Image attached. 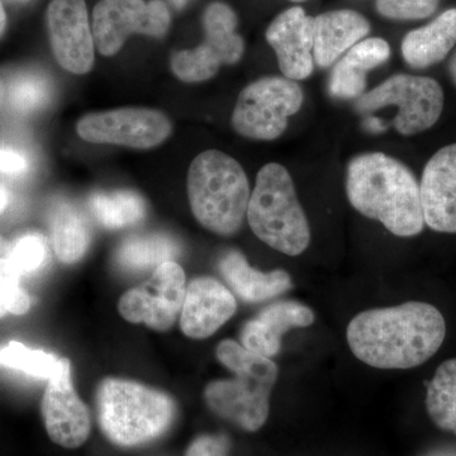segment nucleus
Returning <instances> with one entry per match:
<instances>
[{"label":"nucleus","instance_id":"17","mask_svg":"<svg viewBox=\"0 0 456 456\" xmlns=\"http://www.w3.org/2000/svg\"><path fill=\"white\" fill-rule=\"evenodd\" d=\"M314 312L299 302L274 303L242 327L241 345L257 355L272 359L281 349V338L293 329L310 327Z\"/></svg>","mask_w":456,"mask_h":456},{"label":"nucleus","instance_id":"25","mask_svg":"<svg viewBox=\"0 0 456 456\" xmlns=\"http://www.w3.org/2000/svg\"><path fill=\"white\" fill-rule=\"evenodd\" d=\"M426 410L435 425L456 435V358L446 360L428 384Z\"/></svg>","mask_w":456,"mask_h":456},{"label":"nucleus","instance_id":"15","mask_svg":"<svg viewBox=\"0 0 456 456\" xmlns=\"http://www.w3.org/2000/svg\"><path fill=\"white\" fill-rule=\"evenodd\" d=\"M419 191L425 224L436 232L456 233V143L428 161Z\"/></svg>","mask_w":456,"mask_h":456},{"label":"nucleus","instance_id":"42","mask_svg":"<svg viewBox=\"0 0 456 456\" xmlns=\"http://www.w3.org/2000/svg\"><path fill=\"white\" fill-rule=\"evenodd\" d=\"M0 94H2V86H0Z\"/></svg>","mask_w":456,"mask_h":456},{"label":"nucleus","instance_id":"27","mask_svg":"<svg viewBox=\"0 0 456 456\" xmlns=\"http://www.w3.org/2000/svg\"><path fill=\"white\" fill-rule=\"evenodd\" d=\"M60 359L53 354L26 347L20 342L12 341L0 347V367L22 371L29 377L49 380L59 368Z\"/></svg>","mask_w":456,"mask_h":456},{"label":"nucleus","instance_id":"1","mask_svg":"<svg viewBox=\"0 0 456 456\" xmlns=\"http://www.w3.org/2000/svg\"><path fill=\"white\" fill-rule=\"evenodd\" d=\"M445 336L443 314L424 302L362 312L346 331L351 353L377 369L419 367L439 351Z\"/></svg>","mask_w":456,"mask_h":456},{"label":"nucleus","instance_id":"33","mask_svg":"<svg viewBox=\"0 0 456 456\" xmlns=\"http://www.w3.org/2000/svg\"><path fill=\"white\" fill-rule=\"evenodd\" d=\"M227 441L220 436H200L191 444L185 456H226Z\"/></svg>","mask_w":456,"mask_h":456},{"label":"nucleus","instance_id":"10","mask_svg":"<svg viewBox=\"0 0 456 456\" xmlns=\"http://www.w3.org/2000/svg\"><path fill=\"white\" fill-rule=\"evenodd\" d=\"M185 293L184 270L175 261H167L154 270L146 283L123 294L119 314L128 322L167 331L182 312Z\"/></svg>","mask_w":456,"mask_h":456},{"label":"nucleus","instance_id":"21","mask_svg":"<svg viewBox=\"0 0 456 456\" xmlns=\"http://www.w3.org/2000/svg\"><path fill=\"white\" fill-rule=\"evenodd\" d=\"M455 45L456 8H452L428 25L407 33L402 55L411 68L426 69L443 61Z\"/></svg>","mask_w":456,"mask_h":456},{"label":"nucleus","instance_id":"28","mask_svg":"<svg viewBox=\"0 0 456 456\" xmlns=\"http://www.w3.org/2000/svg\"><path fill=\"white\" fill-rule=\"evenodd\" d=\"M221 65L220 60L203 44L193 50L180 51L171 57V70L185 83L212 79L220 70Z\"/></svg>","mask_w":456,"mask_h":456},{"label":"nucleus","instance_id":"9","mask_svg":"<svg viewBox=\"0 0 456 456\" xmlns=\"http://www.w3.org/2000/svg\"><path fill=\"white\" fill-rule=\"evenodd\" d=\"M170 12L161 0H101L93 11V38L99 53H118L132 33L163 37Z\"/></svg>","mask_w":456,"mask_h":456},{"label":"nucleus","instance_id":"4","mask_svg":"<svg viewBox=\"0 0 456 456\" xmlns=\"http://www.w3.org/2000/svg\"><path fill=\"white\" fill-rule=\"evenodd\" d=\"M250 196L245 170L224 152L207 150L189 167L191 212L213 233L232 236L239 232L248 215Z\"/></svg>","mask_w":456,"mask_h":456},{"label":"nucleus","instance_id":"35","mask_svg":"<svg viewBox=\"0 0 456 456\" xmlns=\"http://www.w3.org/2000/svg\"><path fill=\"white\" fill-rule=\"evenodd\" d=\"M9 203V191L4 185L0 184V215L5 211Z\"/></svg>","mask_w":456,"mask_h":456},{"label":"nucleus","instance_id":"34","mask_svg":"<svg viewBox=\"0 0 456 456\" xmlns=\"http://www.w3.org/2000/svg\"><path fill=\"white\" fill-rule=\"evenodd\" d=\"M28 160L17 150L2 147L0 149V174L20 175L28 170Z\"/></svg>","mask_w":456,"mask_h":456},{"label":"nucleus","instance_id":"20","mask_svg":"<svg viewBox=\"0 0 456 456\" xmlns=\"http://www.w3.org/2000/svg\"><path fill=\"white\" fill-rule=\"evenodd\" d=\"M220 270L231 289L248 303L268 301L293 288L292 278L285 270L259 272L251 268L244 255L239 251H230L224 255Z\"/></svg>","mask_w":456,"mask_h":456},{"label":"nucleus","instance_id":"37","mask_svg":"<svg viewBox=\"0 0 456 456\" xmlns=\"http://www.w3.org/2000/svg\"><path fill=\"white\" fill-rule=\"evenodd\" d=\"M5 26H7V16H5L4 9H3L2 3H0V37L4 32Z\"/></svg>","mask_w":456,"mask_h":456},{"label":"nucleus","instance_id":"29","mask_svg":"<svg viewBox=\"0 0 456 456\" xmlns=\"http://www.w3.org/2000/svg\"><path fill=\"white\" fill-rule=\"evenodd\" d=\"M8 99L18 112H35L49 102V82L35 73L20 75L9 86Z\"/></svg>","mask_w":456,"mask_h":456},{"label":"nucleus","instance_id":"39","mask_svg":"<svg viewBox=\"0 0 456 456\" xmlns=\"http://www.w3.org/2000/svg\"><path fill=\"white\" fill-rule=\"evenodd\" d=\"M173 4L175 5L176 8L185 7V4L189 2V0H171Z\"/></svg>","mask_w":456,"mask_h":456},{"label":"nucleus","instance_id":"40","mask_svg":"<svg viewBox=\"0 0 456 456\" xmlns=\"http://www.w3.org/2000/svg\"><path fill=\"white\" fill-rule=\"evenodd\" d=\"M13 2H27V0H13Z\"/></svg>","mask_w":456,"mask_h":456},{"label":"nucleus","instance_id":"3","mask_svg":"<svg viewBox=\"0 0 456 456\" xmlns=\"http://www.w3.org/2000/svg\"><path fill=\"white\" fill-rule=\"evenodd\" d=\"M216 355L235 377L209 383L204 391L207 404L216 415L242 430L259 431L269 417L278 365L232 340L222 341Z\"/></svg>","mask_w":456,"mask_h":456},{"label":"nucleus","instance_id":"7","mask_svg":"<svg viewBox=\"0 0 456 456\" xmlns=\"http://www.w3.org/2000/svg\"><path fill=\"white\" fill-rule=\"evenodd\" d=\"M444 90L432 77L398 74L358 98L355 110L368 114L384 107L398 108L395 130L403 136H413L431 128L444 110Z\"/></svg>","mask_w":456,"mask_h":456},{"label":"nucleus","instance_id":"23","mask_svg":"<svg viewBox=\"0 0 456 456\" xmlns=\"http://www.w3.org/2000/svg\"><path fill=\"white\" fill-rule=\"evenodd\" d=\"M51 239L57 257L65 264L82 259L89 248V231L83 216L71 204H56L51 215Z\"/></svg>","mask_w":456,"mask_h":456},{"label":"nucleus","instance_id":"13","mask_svg":"<svg viewBox=\"0 0 456 456\" xmlns=\"http://www.w3.org/2000/svg\"><path fill=\"white\" fill-rule=\"evenodd\" d=\"M51 46L59 64L86 74L94 62V38L84 0H53L47 9Z\"/></svg>","mask_w":456,"mask_h":456},{"label":"nucleus","instance_id":"26","mask_svg":"<svg viewBox=\"0 0 456 456\" xmlns=\"http://www.w3.org/2000/svg\"><path fill=\"white\" fill-rule=\"evenodd\" d=\"M89 206L94 217L107 228L131 226L145 216V203L134 191L97 193L90 198Z\"/></svg>","mask_w":456,"mask_h":456},{"label":"nucleus","instance_id":"16","mask_svg":"<svg viewBox=\"0 0 456 456\" xmlns=\"http://www.w3.org/2000/svg\"><path fill=\"white\" fill-rule=\"evenodd\" d=\"M236 299L217 279L196 278L188 284L180 327L188 338L202 340L217 332L235 314Z\"/></svg>","mask_w":456,"mask_h":456},{"label":"nucleus","instance_id":"38","mask_svg":"<svg viewBox=\"0 0 456 456\" xmlns=\"http://www.w3.org/2000/svg\"><path fill=\"white\" fill-rule=\"evenodd\" d=\"M9 245L2 236H0V256H7Z\"/></svg>","mask_w":456,"mask_h":456},{"label":"nucleus","instance_id":"30","mask_svg":"<svg viewBox=\"0 0 456 456\" xmlns=\"http://www.w3.org/2000/svg\"><path fill=\"white\" fill-rule=\"evenodd\" d=\"M31 307L28 294L20 287V274L7 257H0V318L25 314Z\"/></svg>","mask_w":456,"mask_h":456},{"label":"nucleus","instance_id":"12","mask_svg":"<svg viewBox=\"0 0 456 456\" xmlns=\"http://www.w3.org/2000/svg\"><path fill=\"white\" fill-rule=\"evenodd\" d=\"M41 410L47 434L57 445L77 449L88 440V407L75 392L68 359H60L59 368L50 378L42 398Z\"/></svg>","mask_w":456,"mask_h":456},{"label":"nucleus","instance_id":"6","mask_svg":"<svg viewBox=\"0 0 456 456\" xmlns=\"http://www.w3.org/2000/svg\"><path fill=\"white\" fill-rule=\"evenodd\" d=\"M102 431L119 446H136L163 435L175 406L163 392L125 379H106L98 389Z\"/></svg>","mask_w":456,"mask_h":456},{"label":"nucleus","instance_id":"22","mask_svg":"<svg viewBox=\"0 0 456 456\" xmlns=\"http://www.w3.org/2000/svg\"><path fill=\"white\" fill-rule=\"evenodd\" d=\"M203 45L217 56L222 65H232L244 55V40L237 35L235 12L221 2L212 3L204 12Z\"/></svg>","mask_w":456,"mask_h":456},{"label":"nucleus","instance_id":"8","mask_svg":"<svg viewBox=\"0 0 456 456\" xmlns=\"http://www.w3.org/2000/svg\"><path fill=\"white\" fill-rule=\"evenodd\" d=\"M299 84L285 77H261L240 93L232 114L237 134L250 140L273 141L284 134L288 118L301 110Z\"/></svg>","mask_w":456,"mask_h":456},{"label":"nucleus","instance_id":"18","mask_svg":"<svg viewBox=\"0 0 456 456\" xmlns=\"http://www.w3.org/2000/svg\"><path fill=\"white\" fill-rule=\"evenodd\" d=\"M370 31L367 18L358 12L342 9L314 18V60L320 68H329L338 57Z\"/></svg>","mask_w":456,"mask_h":456},{"label":"nucleus","instance_id":"41","mask_svg":"<svg viewBox=\"0 0 456 456\" xmlns=\"http://www.w3.org/2000/svg\"><path fill=\"white\" fill-rule=\"evenodd\" d=\"M292 2H305V0H292Z\"/></svg>","mask_w":456,"mask_h":456},{"label":"nucleus","instance_id":"31","mask_svg":"<svg viewBox=\"0 0 456 456\" xmlns=\"http://www.w3.org/2000/svg\"><path fill=\"white\" fill-rule=\"evenodd\" d=\"M7 259L20 275L33 274L45 265L47 260V245L44 237L28 233L20 237L9 246Z\"/></svg>","mask_w":456,"mask_h":456},{"label":"nucleus","instance_id":"14","mask_svg":"<svg viewBox=\"0 0 456 456\" xmlns=\"http://www.w3.org/2000/svg\"><path fill=\"white\" fill-rule=\"evenodd\" d=\"M314 22L301 7L279 14L266 29L279 68L288 79L305 80L314 71Z\"/></svg>","mask_w":456,"mask_h":456},{"label":"nucleus","instance_id":"32","mask_svg":"<svg viewBox=\"0 0 456 456\" xmlns=\"http://www.w3.org/2000/svg\"><path fill=\"white\" fill-rule=\"evenodd\" d=\"M439 5V0H377V9L391 20H422L430 17Z\"/></svg>","mask_w":456,"mask_h":456},{"label":"nucleus","instance_id":"19","mask_svg":"<svg viewBox=\"0 0 456 456\" xmlns=\"http://www.w3.org/2000/svg\"><path fill=\"white\" fill-rule=\"evenodd\" d=\"M391 47L383 38H367L351 47L335 65L330 77V93L336 98L362 97L367 88V74L384 64Z\"/></svg>","mask_w":456,"mask_h":456},{"label":"nucleus","instance_id":"2","mask_svg":"<svg viewBox=\"0 0 456 456\" xmlns=\"http://www.w3.org/2000/svg\"><path fill=\"white\" fill-rule=\"evenodd\" d=\"M346 194L356 211L379 221L393 235L413 237L424 230L419 183L397 159L383 152L354 158L347 167Z\"/></svg>","mask_w":456,"mask_h":456},{"label":"nucleus","instance_id":"24","mask_svg":"<svg viewBox=\"0 0 456 456\" xmlns=\"http://www.w3.org/2000/svg\"><path fill=\"white\" fill-rule=\"evenodd\" d=\"M179 246L167 235L134 236L123 241L116 253V263L125 272L156 269L179 255Z\"/></svg>","mask_w":456,"mask_h":456},{"label":"nucleus","instance_id":"36","mask_svg":"<svg viewBox=\"0 0 456 456\" xmlns=\"http://www.w3.org/2000/svg\"><path fill=\"white\" fill-rule=\"evenodd\" d=\"M449 73L450 77H452V82L456 84V51L454 55L452 56V59H450Z\"/></svg>","mask_w":456,"mask_h":456},{"label":"nucleus","instance_id":"5","mask_svg":"<svg viewBox=\"0 0 456 456\" xmlns=\"http://www.w3.org/2000/svg\"><path fill=\"white\" fill-rule=\"evenodd\" d=\"M246 216L255 235L279 253L298 256L310 246V224L292 176L281 164L261 167Z\"/></svg>","mask_w":456,"mask_h":456},{"label":"nucleus","instance_id":"11","mask_svg":"<svg viewBox=\"0 0 456 456\" xmlns=\"http://www.w3.org/2000/svg\"><path fill=\"white\" fill-rule=\"evenodd\" d=\"M77 130L88 142L151 149L170 136L171 123L159 110L121 108L86 114L77 122Z\"/></svg>","mask_w":456,"mask_h":456}]
</instances>
